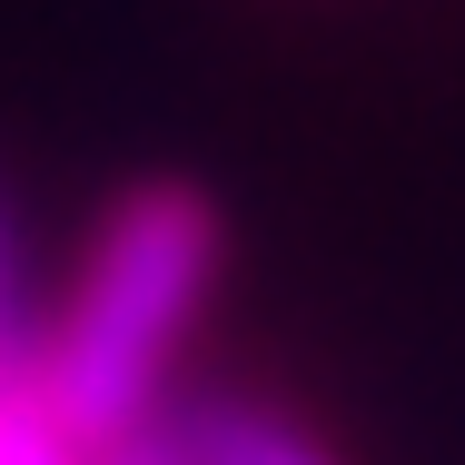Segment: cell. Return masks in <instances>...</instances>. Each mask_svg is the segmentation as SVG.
I'll return each mask as SVG.
<instances>
[{"instance_id": "2", "label": "cell", "mask_w": 465, "mask_h": 465, "mask_svg": "<svg viewBox=\"0 0 465 465\" xmlns=\"http://www.w3.org/2000/svg\"><path fill=\"white\" fill-rule=\"evenodd\" d=\"M149 436L169 446V465H337L317 426H297L268 396H228V386H169Z\"/></svg>"}, {"instance_id": "1", "label": "cell", "mask_w": 465, "mask_h": 465, "mask_svg": "<svg viewBox=\"0 0 465 465\" xmlns=\"http://www.w3.org/2000/svg\"><path fill=\"white\" fill-rule=\"evenodd\" d=\"M228 268V218L198 179H139L109 198V218L90 228L70 297L40 327V396L70 426L80 456L129 446L169 386H179V347L208 307V287Z\"/></svg>"}, {"instance_id": "4", "label": "cell", "mask_w": 465, "mask_h": 465, "mask_svg": "<svg viewBox=\"0 0 465 465\" xmlns=\"http://www.w3.org/2000/svg\"><path fill=\"white\" fill-rule=\"evenodd\" d=\"M0 327H20V307H10V248H0Z\"/></svg>"}, {"instance_id": "3", "label": "cell", "mask_w": 465, "mask_h": 465, "mask_svg": "<svg viewBox=\"0 0 465 465\" xmlns=\"http://www.w3.org/2000/svg\"><path fill=\"white\" fill-rule=\"evenodd\" d=\"M90 465H169V446H159V436H149V426H139V436H129V446H109V456H90Z\"/></svg>"}]
</instances>
